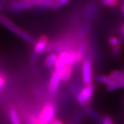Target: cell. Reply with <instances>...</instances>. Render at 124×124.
I'll return each instance as SVG.
<instances>
[{
  "instance_id": "cell-14",
  "label": "cell",
  "mask_w": 124,
  "mask_h": 124,
  "mask_svg": "<svg viewBox=\"0 0 124 124\" xmlns=\"http://www.w3.org/2000/svg\"><path fill=\"white\" fill-rule=\"evenodd\" d=\"M58 59V54H56V53H50V54H49L46 56L45 61H44V65L49 68L54 67Z\"/></svg>"
},
{
  "instance_id": "cell-15",
  "label": "cell",
  "mask_w": 124,
  "mask_h": 124,
  "mask_svg": "<svg viewBox=\"0 0 124 124\" xmlns=\"http://www.w3.org/2000/svg\"><path fill=\"white\" fill-rule=\"evenodd\" d=\"M9 117L11 124H21V120L19 113L16 108L12 107L9 110Z\"/></svg>"
},
{
  "instance_id": "cell-35",
  "label": "cell",
  "mask_w": 124,
  "mask_h": 124,
  "mask_svg": "<svg viewBox=\"0 0 124 124\" xmlns=\"http://www.w3.org/2000/svg\"><path fill=\"white\" fill-rule=\"evenodd\" d=\"M51 124H53V123H51Z\"/></svg>"
},
{
  "instance_id": "cell-1",
  "label": "cell",
  "mask_w": 124,
  "mask_h": 124,
  "mask_svg": "<svg viewBox=\"0 0 124 124\" xmlns=\"http://www.w3.org/2000/svg\"><path fill=\"white\" fill-rule=\"evenodd\" d=\"M0 24L3 25L4 27H5L7 29L13 32L14 34H16L17 36H19L20 38H22L23 40L26 41L27 43L32 44V45H34L36 43V39L34 38L33 36H31L29 33L26 32L24 30L21 29L20 28H19L8 16L2 14H0Z\"/></svg>"
},
{
  "instance_id": "cell-32",
  "label": "cell",
  "mask_w": 124,
  "mask_h": 124,
  "mask_svg": "<svg viewBox=\"0 0 124 124\" xmlns=\"http://www.w3.org/2000/svg\"><path fill=\"white\" fill-rule=\"evenodd\" d=\"M2 8H3V7H2L1 5H0V11H1L2 10Z\"/></svg>"
},
{
  "instance_id": "cell-5",
  "label": "cell",
  "mask_w": 124,
  "mask_h": 124,
  "mask_svg": "<svg viewBox=\"0 0 124 124\" xmlns=\"http://www.w3.org/2000/svg\"><path fill=\"white\" fill-rule=\"evenodd\" d=\"M49 43V39L48 37L45 34H43L40 37V38L37 40L36 43L34 44V52L31 55V63L34 64L37 61L38 56L41 53L45 52L48 46Z\"/></svg>"
},
{
  "instance_id": "cell-19",
  "label": "cell",
  "mask_w": 124,
  "mask_h": 124,
  "mask_svg": "<svg viewBox=\"0 0 124 124\" xmlns=\"http://www.w3.org/2000/svg\"><path fill=\"white\" fill-rule=\"evenodd\" d=\"M85 115V113L84 112V111H78L73 118V120H72V124H78L80 123L84 117Z\"/></svg>"
},
{
  "instance_id": "cell-11",
  "label": "cell",
  "mask_w": 124,
  "mask_h": 124,
  "mask_svg": "<svg viewBox=\"0 0 124 124\" xmlns=\"http://www.w3.org/2000/svg\"><path fill=\"white\" fill-rule=\"evenodd\" d=\"M8 5L15 7L16 8H19V9L23 10V11L30 10L33 8V5L23 1V0H11V1L8 2Z\"/></svg>"
},
{
  "instance_id": "cell-24",
  "label": "cell",
  "mask_w": 124,
  "mask_h": 124,
  "mask_svg": "<svg viewBox=\"0 0 124 124\" xmlns=\"http://www.w3.org/2000/svg\"><path fill=\"white\" fill-rule=\"evenodd\" d=\"M6 11L9 14H19L23 13V11L21 9H19V8H16L15 7H12V6H10V5H8L7 7Z\"/></svg>"
},
{
  "instance_id": "cell-27",
  "label": "cell",
  "mask_w": 124,
  "mask_h": 124,
  "mask_svg": "<svg viewBox=\"0 0 124 124\" xmlns=\"http://www.w3.org/2000/svg\"><path fill=\"white\" fill-rule=\"evenodd\" d=\"M101 123H102V124H114L112 118L110 116H108V115H105V116H104L102 118Z\"/></svg>"
},
{
  "instance_id": "cell-13",
  "label": "cell",
  "mask_w": 124,
  "mask_h": 124,
  "mask_svg": "<svg viewBox=\"0 0 124 124\" xmlns=\"http://www.w3.org/2000/svg\"><path fill=\"white\" fill-rule=\"evenodd\" d=\"M83 111H84V112L85 113L86 115H87L88 117H91L93 120H94L95 121L99 122V121L102 120V117H101L100 114L97 112L96 110H94L93 108L90 107L89 105H87V106H85V108H83Z\"/></svg>"
},
{
  "instance_id": "cell-18",
  "label": "cell",
  "mask_w": 124,
  "mask_h": 124,
  "mask_svg": "<svg viewBox=\"0 0 124 124\" xmlns=\"http://www.w3.org/2000/svg\"><path fill=\"white\" fill-rule=\"evenodd\" d=\"M110 76L114 79L115 81L120 80L124 78V71L120 70H114L110 73Z\"/></svg>"
},
{
  "instance_id": "cell-30",
  "label": "cell",
  "mask_w": 124,
  "mask_h": 124,
  "mask_svg": "<svg viewBox=\"0 0 124 124\" xmlns=\"http://www.w3.org/2000/svg\"><path fill=\"white\" fill-rule=\"evenodd\" d=\"M121 11H122L123 14H124V2L123 3V5L121 6Z\"/></svg>"
},
{
  "instance_id": "cell-3",
  "label": "cell",
  "mask_w": 124,
  "mask_h": 124,
  "mask_svg": "<svg viewBox=\"0 0 124 124\" xmlns=\"http://www.w3.org/2000/svg\"><path fill=\"white\" fill-rule=\"evenodd\" d=\"M56 106L54 103L48 102L43 106L39 114V120L41 123L51 124L55 120Z\"/></svg>"
},
{
  "instance_id": "cell-16",
  "label": "cell",
  "mask_w": 124,
  "mask_h": 124,
  "mask_svg": "<svg viewBox=\"0 0 124 124\" xmlns=\"http://www.w3.org/2000/svg\"><path fill=\"white\" fill-rule=\"evenodd\" d=\"M122 88H124V78L120 79V80L114 81L112 84L105 87L106 91L108 92L114 91L118 89H122Z\"/></svg>"
},
{
  "instance_id": "cell-22",
  "label": "cell",
  "mask_w": 124,
  "mask_h": 124,
  "mask_svg": "<svg viewBox=\"0 0 124 124\" xmlns=\"http://www.w3.org/2000/svg\"><path fill=\"white\" fill-rule=\"evenodd\" d=\"M70 0H55L54 2V4H53L52 8L53 9H59V8H62L63 6H64L65 5H67Z\"/></svg>"
},
{
  "instance_id": "cell-33",
  "label": "cell",
  "mask_w": 124,
  "mask_h": 124,
  "mask_svg": "<svg viewBox=\"0 0 124 124\" xmlns=\"http://www.w3.org/2000/svg\"><path fill=\"white\" fill-rule=\"evenodd\" d=\"M0 77H1V75H0Z\"/></svg>"
},
{
  "instance_id": "cell-31",
  "label": "cell",
  "mask_w": 124,
  "mask_h": 124,
  "mask_svg": "<svg viewBox=\"0 0 124 124\" xmlns=\"http://www.w3.org/2000/svg\"><path fill=\"white\" fill-rule=\"evenodd\" d=\"M0 1H2V2H3V5H2V6L4 7V6L5 5V2H6V0H0Z\"/></svg>"
},
{
  "instance_id": "cell-26",
  "label": "cell",
  "mask_w": 124,
  "mask_h": 124,
  "mask_svg": "<svg viewBox=\"0 0 124 124\" xmlns=\"http://www.w3.org/2000/svg\"><path fill=\"white\" fill-rule=\"evenodd\" d=\"M70 91L72 93L74 97H76L79 93V92H80V89H78L77 86H76L75 85H71L70 86Z\"/></svg>"
},
{
  "instance_id": "cell-10",
  "label": "cell",
  "mask_w": 124,
  "mask_h": 124,
  "mask_svg": "<svg viewBox=\"0 0 124 124\" xmlns=\"http://www.w3.org/2000/svg\"><path fill=\"white\" fill-rule=\"evenodd\" d=\"M90 29H91V23H90V21L85 20L81 24L80 28H79V29H78V31L77 32V38L79 40L86 38L87 33L90 31Z\"/></svg>"
},
{
  "instance_id": "cell-2",
  "label": "cell",
  "mask_w": 124,
  "mask_h": 124,
  "mask_svg": "<svg viewBox=\"0 0 124 124\" xmlns=\"http://www.w3.org/2000/svg\"><path fill=\"white\" fill-rule=\"evenodd\" d=\"M82 78L84 85L92 84L93 82V61L90 52L82 62Z\"/></svg>"
},
{
  "instance_id": "cell-34",
  "label": "cell",
  "mask_w": 124,
  "mask_h": 124,
  "mask_svg": "<svg viewBox=\"0 0 124 124\" xmlns=\"http://www.w3.org/2000/svg\"><path fill=\"white\" fill-rule=\"evenodd\" d=\"M123 102H124V99H123Z\"/></svg>"
},
{
  "instance_id": "cell-23",
  "label": "cell",
  "mask_w": 124,
  "mask_h": 124,
  "mask_svg": "<svg viewBox=\"0 0 124 124\" xmlns=\"http://www.w3.org/2000/svg\"><path fill=\"white\" fill-rule=\"evenodd\" d=\"M39 120V115L36 116L34 114H30L27 117V123L28 124H38Z\"/></svg>"
},
{
  "instance_id": "cell-6",
  "label": "cell",
  "mask_w": 124,
  "mask_h": 124,
  "mask_svg": "<svg viewBox=\"0 0 124 124\" xmlns=\"http://www.w3.org/2000/svg\"><path fill=\"white\" fill-rule=\"evenodd\" d=\"M62 82V71L54 70L52 73L48 85V91L50 93H55L58 91Z\"/></svg>"
},
{
  "instance_id": "cell-9",
  "label": "cell",
  "mask_w": 124,
  "mask_h": 124,
  "mask_svg": "<svg viewBox=\"0 0 124 124\" xmlns=\"http://www.w3.org/2000/svg\"><path fill=\"white\" fill-rule=\"evenodd\" d=\"M23 1L31 4L33 7H38L43 9L52 8L53 4H54L52 0H23Z\"/></svg>"
},
{
  "instance_id": "cell-28",
  "label": "cell",
  "mask_w": 124,
  "mask_h": 124,
  "mask_svg": "<svg viewBox=\"0 0 124 124\" xmlns=\"http://www.w3.org/2000/svg\"><path fill=\"white\" fill-rule=\"evenodd\" d=\"M5 82H6L5 78L1 76V77H0V91H1L4 87V86L5 85Z\"/></svg>"
},
{
  "instance_id": "cell-7",
  "label": "cell",
  "mask_w": 124,
  "mask_h": 124,
  "mask_svg": "<svg viewBox=\"0 0 124 124\" xmlns=\"http://www.w3.org/2000/svg\"><path fill=\"white\" fill-rule=\"evenodd\" d=\"M88 46H89V42L87 38L82 39L78 43V45L76 49V64H82V62L85 59L87 53L88 52Z\"/></svg>"
},
{
  "instance_id": "cell-25",
  "label": "cell",
  "mask_w": 124,
  "mask_h": 124,
  "mask_svg": "<svg viewBox=\"0 0 124 124\" xmlns=\"http://www.w3.org/2000/svg\"><path fill=\"white\" fill-rule=\"evenodd\" d=\"M111 54L114 56H115V57L118 56L121 52V45H118V46H115L111 47Z\"/></svg>"
},
{
  "instance_id": "cell-29",
  "label": "cell",
  "mask_w": 124,
  "mask_h": 124,
  "mask_svg": "<svg viewBox=\"0 0 124 124\" xmlns=\"http://www.w3.org/2000/svg\"><path fill=\"white\" fill-rule=\"evenodd\" d=\"M120 33L122 35V37L124 38V24L120 26Z\"/></svg>"
},
{
  "instance_id": "cell-21",
  "label": "cell",
  "mask_w": 124,
  "mask_h": 124,
  "mask_svg": "<svg viewBox=\"0 0 124 124\" xmlns=\"http://www.w3.org/2000/svg\"><path fill=\"white\" fill-rule=\"evenodd\" d=\"M108 43L111 47L115 46H118V45H121L120 39L116 36H110L108 39Z\"/></svg>"
},
{
  "instance_id": "cell-17",
  "label": "cell",
  "mask_w": 124,
  "mask_h": 124,
  "mask_svg": "<svg viewBox=\"0 0 124 124\" xmlns=\"http://www.w3.org/2000/svg\"><path fill=\"white\" fill-rule=\"evenodd\" d=\"M73 71V67L70 65H67L64 69L62 70V82H67L71 78Z\"/></svg>"
},
{
  "instance_id": "cell-20",
  "label": "cell",
  "mask_w": 124,
  "mask_h": 124,
  "mask_svg": "<svg viewBox=\"0 0 124 124\" xmlns=\"http://www.w3.org/2000/svg\"><path fill=\"white\" fill-rule=\"evenodd\" d=\"M100 3L103 6L113 8L117 5L118 0H100Z\"/></svg>"
},
{
  "instance_id": "cell-4",
  "label": "cell",
  "mask_w": 124,
  "mask_h": 124,
  "mask_svg": "<svg viewBox=\"0 0 124 124\" xmlns=\"http://www.w3.org/2000/svg\"><path fill=\"white\" fill-rule=\"evenodd\" d=\"M100 11V7L97 2L92 0L87 2L82 11V16L85 20L91 21L96 19Z\"/></svg>"
},
{
  "instance_id": "cell-8",
  "label": "cell",
  "mask_w": 124,
  "mask_h": 124,
  "mask_svg": "<svg viewBox=\"0 0 124 124\" xmlns=\"http://www.w3.org/2000/svg\"><path fill=\"white\" fill-rule=\"evenodd\" d=\"M95 91V86L94 85L90 84V85H84L80 89V95L82 98L88 103L92 99V97L93 96Z\"/></svg>"
},
{
  "instance_id": "cell-12",
  "label": "cell",
  "mask_w": 124,
  "mask_h": 124,
  "mask_svg": "<svg viewBox=\"0 0 124 124\" xmlns=\"http://www.w3.org/2000/svg\"><path fill=\"white\" fill-rule=\"evenodd\" d=\"M95 81L100 84L104 85L105 86H108L111 84H112L115 80L109 75H105V74H99L96 76L95 77Z\"/></svg>"
}]
</instances>
